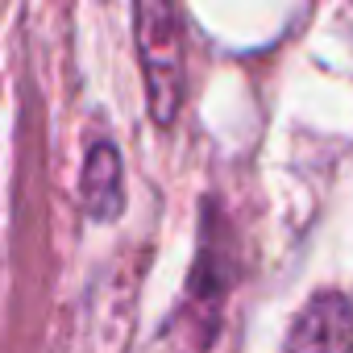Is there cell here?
Segmentation results:
<instances>
[{"instance_id":"6da1fadb","label":"cell","mask_w":353,"mask_h":353,"mask_svg":"<svg viewBox=\"0 0 353 353\" xmlns=\"http://www.w3.org/2000/svg\"><path fill=\"white\" fill-rule=\"evenodd\" d=\"M133 30H137V50H141V71H145V96L150 112L158 125H170L183 108V83H188V63H183V26L170 0H133Z\"/></svg>"},{"instance_id":"7a4b0ae2","label":"cell","mask_w":353,"mask_h":353,"mask_svg":"<svg viewBox=\"0 0 353 353\" xmlns=\"http://www.w3.org/2000/svg\"><path fill=\"white\" fill-rule=\"evenodd\" d=\"M287 353H353V303L336 291L316 295L299 312Z\"/></svg>"},{"instance_id":"3957f363","label":"cell","mask_w":353,"mask_h":353,"mask_svg":"<svg viewBox=\"0 0 353 353\" xmlns=\"http://www.w3.org/2000/svg\"><path fill=\"white\" fill-rule=\"evenodd\" d=\"M83 208L96 221H108L121 212V158L108 141H96L83 166Z\"/></svg>"}]
</instances>
